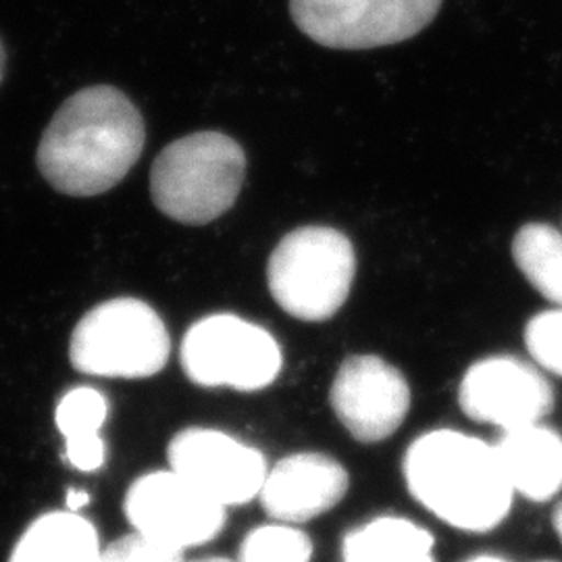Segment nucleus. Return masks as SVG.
<instances>
[{
  "instance_id": "7ed1b4c3",
  "label": "nucleus",
  "mask_w": 562,
  "mask_h": 562,
  "mask_svg": "<svg viewBox=\"0 0 562 562\" xmlns=\"http://www.w3.org/2000/svg\"><path fill=\"white\" fill-rule=\"evenodd\" d=\"M246 155L222 132H196L162 148L150 169V196L162 215L183 225H206L240 196Z\"/></svg>"
},
{
  "instance_id": "412c9836",
  "label": "nucleus",
  "mask_w": 562,
  "mask_h": 562,
  "mask_svg": "<svg viewBox=\"0 0 562 562\" xmlns=\"http://www.w3.org/2000/svg\"><path fill=\"white\" fill-rule=\"evenodd\" d=\"M65 501H67V510H71V513H80L83 506H88V504H90V494H88V492H83V490H69Z\"/></svg>"
},
{
  "instance_id": "5701e85b",
  "label": "nucleus",
  "mask_w": 562,
  "mask_h": 562,
  "mask_svg": "<svg viewBox=\"0 0 562 562\" xmlns=\"http://www.w3.org/2000/svg\"><path fill=\"white\" fill-rule=\"evenodd\" d=\"M467 562H508L501 559V557H490V554H483V557H475V559H471V561Z\"/></svg>"
},
{
  "instance_id": "6ab92c4d",
  "label": "nucleus",
  "mask_w": 562,
  "mask_h": 562,
  "mask_svg": "<svg viewBox=\"0 0 562 562\" xmlns=\"http://www.w3.org/2000/svg\"><path fill=\"white\" fill-rule=\"evenodd\" d=\"M525 346L533 361L562 378V308L538 313L525 327Z\"/></svg>"
},
{
  "instance_id": "f8f14e48",
  "label": "nucleus",
  "mask_w": 562,
  "mask_h": 562,
  "mask_svg": "<svg viewBox=\"0 0 562 562\" xmlns=\"http://www.w3.org/2000/svg\"><path fill=\"white\" fill-rule=\"evenodd\" d=\"M348 492V473L322 452H299L281 459L261 487L265 513L281 522H306L331 510Z\"/></svg>"
},
{
  "instance_id": "0eeeda50",
  "label": "nucleus",
  "mask_w": 562,
  "mask_h": 562,
  "mask_svg": "<svg viewBox=\"0 0 562 562\" xmlns=\"http://www.w3.org/2000/svg\"><path fill=\"white\" fill-rule=\"evenodd\" d=\"M440 7L442 0H290L302 34L340 50L408 41L436 20Z\"/></svg>"
},
{
  "instance_id": "f3484780",
  "label": "nucleus",
  "mask_w": 562,
  "mask_h": 562,
  "mask_svg": "<svg viewBox=\"0 0 562 562\" xmlns=\"http://www.w3.org/2000/svg\"><path fill=\"white\" fill-rule=\"evenodd\" d=\"M513 259L527 281L562 308V232L548 223H527L513 240Z\"/></svg>"
},
{
  "instance_id": "a878e982",
  "label": "nucleus",
  "mask_w": 562,
  "mask_h": 562,
  "mask_svg": "<svg viewBox=\"0 0 562 562\" xmlns=\"http://www.w3.org/2000/svg\"><path fill=\"white\" fill-rule=\"evenodd\" d=\"M540 562H554V561H540Z\"/></svg>"
},
{
  "instance_id": "b1692460",
  "label": "nucleus",
  "mask_w": 562,
  "mask_h": 562,
  "mask_svg": "<svg viewBox=\"0 0 562 562\" xmlns=\"http://www.w3.org/2000/svg\"><path fill=\"white\" fill-rule=\"evenodd\" d=\"M4 65H7V53H4L2 41H0V81H2V76H4Z\"/></svg>"
},
{
  "instance_id": "f03ea898",
  "label": "nucleus",
  "mask_w": 562,
  "mask_h": 562,
  "mask_svg": "<svg viewBox=\"0 0 562 562\" xmlns=\"http://www.w3.org/2000/svg\"><path fill=\"white\" fill-rule=\"evenodd\" d=\"M408 492L443 522L485 533L506 519L515 490L494 446L454 429H438L411 443L404 457Z\"/></svg>"
},
{
  "instance_id": "423d86ee",
  "label": "nucleus",
  "mask_w": 562,
  "mask_h": 562,
  "mask_svg": "<svg viewBox=\"0 0 562 562\" xmlns=\"http://www.w3.org/2000/svg\"><path fill=\"white\" fill-rule=\"evenodd\" d=\"M186 375L204 387L257 392L278 380L281 348L259 325L238 315H209L194 323L181 341Z\"/></svg>"
},
{
  "instance_id": "1a4fd4ad",
  "label": "nucleus",
  "mask_w": 562,
  "mask_h": 562,
  "mask_svg": "<svg viewBox=\"0 0 562 562\" xmlns=\"http://www.w3.org/2000/svg\"><path fill=\"white\" fill-rule=\"evenodd\" d=\"M171 471L222 506H240L261 494L267 461L252 446L206 427L180 431L167 448Z\"/></svg>"
},
{
  "instance_id": "39448f33",
  "label": "nucleus",
  "mask_w": 562,
  "mask_h": 562,
  "mask_svg": "<svg viewBox=\"0 0 562 562\" xmlns=\"http://www.w3.org/2000/svg\"><path fill=\"white\" fill-rule=\"evenodd\" d=\"M171 338L159 313L138 299H113L81 317L69 341L76 371L144 380L165 369Z\"/></svg>"
},
{
  "instance_id": "393cba45",
  "label": "nucleus",
  "mask_w": 562,
  "mask_h": 562,
  "mask_svg": "<svg viewBox=\"0 0 562 562\" xmlns=\"http://www.w3.org/2000/svg\"><path fill=\"white\" fill-rule=\"evenodd\" d=\"M186 562V561H183ZM190 562H232L229 559H222V557H209V559H199V561Z\"/></svg>"
},
{
  "instance_id": "6e6552de",
  "label": "nucleus",
  "mask_w": 562,
  "mask_h": 562,
  "mask_svg": "<svg viewBox=\"0 0 562 562\" xmlns=\"http://www.w3.org/2000/svg\"><path fill=\"white\" fill-rule=\"evenodd\" d=\"M123 510L134 531L181 552L215 540L225 527V506L171 469L132 483Z\"/></svg>"
},
{
  "instance_id": "a211bd4d",
  "label": "nucleus",
  "mask_w": 562,
  "mask_h": 562,
  "mask_svg": "<svg viewBox=\"0 0 562 562\" xmlns=\"http://www.w3.org/2000/svg\"><path fill=\"white\" fill-rule=\"evenodd\" d=\"M311 538L290 525H262L252 529L240 546L238 562H311Z\"/></svg>"
},
{
  "instance_id": "20e7f679",
  "label": "nucleus",
  "mask_w": 562,
  "mask_h": 562,
  "mask_svg": "<svg viewBox=\"0 0 562 562\" xmlns=\"http://www.w3.org/2000/svg\"><path fill=\"white\" fill-rule=\"evenodd\" d=\"M357 276L355 246L341 232L306 225L276 246L267 265L273 301L301 322L331 319L350 296Z\"/></svg>"
},
{
  "instance_id": "dca6fc26",
  "label": "nucleus",
  "mask_w": 562,
  "mask_h": 562,
  "mask_svg": "<svg viewBox=\"0 0 562 562\" xmlns=\"http://www.w3.org/2000/svg\"><path fill=\"white\" fill-rule=\"evenodd\" d=\"M344 562H436L434 536L417 522L382 517L348 531Z\"/></svg>"
},
{
  "instance_id": "4468645a",
  "label": "nucleus",
  "mask_w": 562,
  "mask_h": 562,
  "mask_svg": "<svg viewBox=\"0 0 562 562\" xmlns=\"http://www.w3.org/2000/svg\"><path fill=\"white\" fill-rule=\"evenodd\" d=\"M101 542L94 525L80 513H46L15 543L9 562H97Z\"/></svg>"
},
{
  "instance_id": "ddd939ff",
  "label": "nucleus",
  "mask_w": 562,
  "mask_h": 562,
  "mask_svg": "<svg viewBox=\"0 0 562 562\" xmlns=\"http://www.w3.org/2000/svg\"><path fill=\"white\" fill-rule=\"evenodd\" d=\"M504 475L515 492L546 503L562 490V438L542 423L503 431L494 443Z\"/></svg>"
},
{
  "instance_id": "9b49d317",
  "label": "nucleus",
  "mask_w": 562,
  "mask_h": 562,
  "mask_svg": "<svg viewBox=\"0 0 562 562\" xmlns=\"http://www.w3.org/2000/svg\"><path fill=\"white\" fill-rule=\"evenodd\" d=\"M329 402L355 440L378 443L406 419L411 387L394 364L375 355H357L341 362Z\"/></svg>"
},
{
  "instance_id": "9d476101",
  "label": "nucleus",
  "mask_w": 562,
  "mask_h": 562,
  "mask_svg": "<svg viewBox=\"0 0 562 562\" xmlns=\"http://www.w3.org/2000/svg\"><path fill=\"white\" fill-rule=\"evenodd\" d=\"M459 404L469 419L508 431L542 423L554 408V390L529 362L501 355L469 367Z\"/></svg>"
},
{
  "instance_id": "f257e3e1",
  "label": "nucleus",
  "mask_w": 562,
  "mask_h": 562,
  "mask_svg": "<svg viewBox=\"0 0 562 562\" xmlns=\"http://www.w3.org/2000/svg\"><path fill=\"white\" fill-rule=\"evenodd\" d=\"M146 140L138 106L120 88L88 86L63 102L42 134V178L67 196H99L140 159Z\"/></svg>"
},
{
  "instance_id": "aec40b11",
  "label": "nucleus",
  "mask_w": 562,
  "mask_h": 562,
  "mask_svg": "<svg viewBox=\"0 0 562 562\" xmlns=\"http://www.w3.org/2000/svg\"><path fill=\"white\" fill-rule=\"evenodd\" d=\"M97 562H183V552L134 531L109 543Z\"/></svg>"
},
{
  "instance_id": "4be33fe9",
  "label": "nucleus",
  "mask_w": 562,
  "mask_h": 562,
  "mask_svg": "<svg viewBox=\"0 0 562 562\" xmlns=\"http://www.w3.org/2000/svg\"><path fill=\"white\" fill-rule=\"evenodd\" d=\"M552 525H554V531H557V536L562 542V503L557 506V510L552 515Z\"/></svg>"
},
{
  "instance_id": "2eb2a0df",
  "label": "nucleus",
  "mask_w": 562,
  "mask_h": 562,
  "mask_svg": "<svg viewBox=\"0 0 562 562\" xmlns=\"http://www.w3.org/2000/svg\"><path fill=\"white\" fill-rule=\"evenodd\" d=\"M106 415V398L94 387H74L57 404L55 423L65 438V461L81 473L99 471L104 464L101 429Z\"/></svg>"
}]
</instances>
